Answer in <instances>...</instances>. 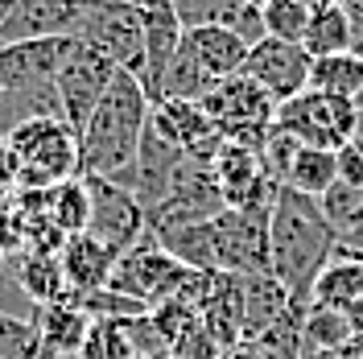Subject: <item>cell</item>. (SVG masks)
<instances>
[{
  "instance_id": "1",
  "label": "cell",
  "mask_w": 363,
  "mask_h": 359,
  "mask_svg": "<svg viewBox=\"0 0 363 359\" xmlns=\"http://www.w3.org/2000/svg\"><path fill=\"white\" fill-rule=\"evenodd\" d=\"M335 248V227L326 223L318 199L277 186L269 206V272L294 306H310V285Z\"/></svg>"
},
{
  "instance_id": "2",
  "label": "cell",
  "mask_w": 363,
  "mask_h": 359,
  "mask_svg": "<svg viewBox=\"0 0 363 359\" xmlns=\"http://www.w3.org/2000/svg\"><path fill=\"white\" fill-rule=\"evenodd\" d=\"M149 95L133 74H116L108 95L91 112L87 128L79 133V178H120L136 161L140 136L149 128Z\"/></svg>"
},
{
  "instance_id": "3",
  "label": "cell",
  "mask_w": 363,
  "mask_h": 359,
  "mask_svg": "<svg viewBox=\"0 0 363 359\" xmlns=\"http://www.w3.org/2000/svg\"><path fill=\"white\" fill-rule=\"evenodd\" d=\"M4 140L17 165V190H50L79 178V136L62 120H29Z\"/></svg>"
},
{
  "instance_id": "4",
  "label": "cell",
  "mask_w": 363,
  "mask_h": 359,
  "mask_svg": "<svg viewBox=\"0 0 363 359\" xmlns=\"http://www.w3.org/2000/svg\"><path fill=\"white\" fill-rule=\"evenodd\" d=\"M74 42L104 54L116 70L140 79V67H145V13L128 0H87L83 13H79V25H74Z\"/></svg>"
},
{
  "instance_id": "5",
  "label": "cell",
  "mask_w": 363,
  "mask_h": 359,
  "mask_svg": "<svg viewBox=\"0 0 363 359\" xmlns=\"http://www.w3.org/2000/svg\"><path fill=\"white\" fill-rule=\"evenodd\" d=\"M269 206H223L206 223L215 272L272 277L269 272Z\"/></svg>"
},
{
  "instance_id": "6",
  "label": "cell",
  "mask_w": 363,
  "mask_h": 359,
  "mask_svg": "<svg viewBox=\"0 0 363 359\" xmlns=\"http://www.w3.org/2000/svg\"><path fill=\"white\" fill-rule=\"evenodd\" d=\"M199 108L206 112V120L215 124V133L223 140H240V145H252V149H260L269 140L272 116H277V104L252 83L248 74L219 79L199 99Z\"/></svg>"
},
{
  "instance_id": "7",
  "label": "cell",
  "mask_w": 363,
  "mask_h": 359,
  "mask_svg": "<svg viewBox=\"0 0 363 359\" xmlns=\"http://www.w3.org/2000/svg\"><path fill=\"white\" fill-rule=\"evenodd\" d=\"M272 128L289 133L301 145L342 149L355 136V128H359V112H355V99H339V95H322V91L306 87L301 95L277 104Z\"/></svg>"
},
{
  "instance_id": "8",
  "label": "cell",
  "mask_w": 363,
  "mask_h": 359,
  "mask_svg": "<svg viewBox=\"0 0 363 359\" xmlns=\"http://www.w3.org/2000/svg\"><path fill=\"white\" fill-rule=\"evenodd\" d=\"M186 281H190V269H186L182 260H174V256L145 231L140 244H133L128 252H120L112 277H108V289L124 293V297H133V302H140V306L153 310L161 302H169Z\"/></svg>"
},
{
  "instance_id": "9",
  "label": "cell",
  "mask_w": 363,
  "mask_h": 359,
  "mask_svg": "<svg viewBox=\"0 0 363 359\" xmlns=\"http://www.w3.org/2000/svg\"><path fill=\"white\" fill-rule=\"evenodd\" d=\"M116 74H120V70H116L104 54L87 50L83 42L74 45V54H70L67 62H62V70L54 74V91H58V104H62V120H67V128L74 136L87 128L91 112H95L99 99L108 95Z\"/></svg>"
},
{
  "instance_id": "10",
  "label": "cell",
  "mask_w": 363,
  "mask_h": 359,
  "mask_svg": "<svg viewBox=\"0 0 363 359\" xmlns=\"http://www.w3.org/2000/svg\"><path fill=\"white\" fill-rule=\"evenodd\" d=\"M91 194V219H87V236L99 240L104 248H112L116 256L128 252L133 244L145 240L149 219H145V206L108 178H83Z\"/></svg>"
},
{
  "instance_id": "11",
  "label": "cell",
  "mask_w": 363,
  "mask_h": 359,
  "mask_svg": "<svg viewBox=\"0 0 363 359\" xmlns=\"http://www.w3.org/2000/svg\"><path fill=\"white\" fill-rule=\"evenodd\" d=\"M310 70H314V58L306 54V45L277 42V38H260L248 50V62H244V74L272 104H285V99L301 95L310 87Z\"/></svg>"
},
{
  "instance_id": "12",
  "label": "cell",
  "mask_w": 363,
  "mask_h": 359,
  "mask_svg": "<svg viewBox=\"0 0 363 359\" xmlns=\"http://www.w3.org/2000/svg\"><path fill=\"white\" fill-rule=\"evenodd\" d=\"M149 128L161 133L174 149H182L190 161H211V153L219 149L223 136L215 133V124L206 120V112L190 99H157L149 112Z\"/></svg>"
},
{
  "instance_id": "13",
  "label": "cell",
  "mask_w": 363,
  "mask_h": 359,
  "mask_svg": "<svg viewBox=\"0 0 363 359\" xmlns=\"http://www.w3.org/2000/svg\"><path fill=\"white\" fill-rule=\"evenodd\" d=\"M87 0H13L0 25V42H42V38H74V25Z\"/></svg>"
},
{
  "instance_id": "14",
  "label": "cell",
  "mask_w": 363,
  "mask_h": 359,
  "mask_svg": "<svg viewBox=\"0 0 363 359\" xmlns=\"http://www.w3.org/2000/svg\"><path fill=\"white\" fill-rule=\"evenodd\" d=\"M145 13V67H140V87L149 95V104H157L161 99V83H165V70L174 62V54H178L182 45V21L178 13H174V4L169 0H161V4H149V9H140Z\"/></svg>"
},
{
  "instance_id": "15",
  "label": "cell",
  "mask_w": 363,
  "mask_h": 359,
  "mask_svg": "<svg viewBox=\"0 0 363 359\" xmlns=\"http://www.w3.org/2000/svg\"><path fill=\"white\" fill-rule=\"evenodd\" d=\"M74 38H42V42H17L0 50V79L4 87H25V83H54V74L62 70L74 54Z\"/></svg>"
},
{
  "instance_id": "16",
  "label": "cell",
  "mask_w": 363,
  "mask_h": 359,
  "mask_svg": "<svg viewBox=\"0 0 363 359\" xmlns=\"http://www.w3.org/2000/svg\"><path fill=\"white\" fill-rule=\"evenodd\" d=\"M182 29H231L248 45L264 38L260 9H248L244 0H169Z\"/></svg>"
},
{
  "instance_id": "17",
  "label": "cell",
  "mask_w": 363,
  "mask_h": 359,
  "mask_svg": "<svg viewBox=\"0 0 363 359\" xmlns=\"http://www.w3.org/2000/svg\"><path fill=\"white\" fill-rule=\"evenodd\" d=\"M58 260H62V272H67L70 293L79 297V293L104 289L120 256H116L112 248H104L99 240H91L87 231H83V236H70L67 244H62Z\"/></svg>"
},
{
  "instance_id": "18",
  "label": "cell",
  "mask_w": 363,
  "mask_h": 359,
  "mask_svg": "<svg viewBox=\"0 0 363 359\" xmlns=\"http://www.w3.org/2000/svg\"><path fill=\"white\" fill-rule=\"evenodd\" d=\"M33 331H38V347L54 359L79 355L83 338L91 331V314H83L74 302H54V306H42L33 314Z\"/></svg>"
},
{
  "instance_id": "19",
  "label": "cell",
  "mask_w": 363,
  "mask_h": 359,
  "mask_svg": "<svg viewBox=\"0 0 363 359\" xmlns=\"http://www.w3.org/2000/svg\"><path fill=\"white\" fill-rule=\"evenodd\" d=\"M9 260H13V277H17L21 293L38 306V310L74 297L58 256H50V252H17V256H9Z\"/></svg>"
},
{
  "instance_id": "20",
  "label": "cell",
  "mask_w": 363,
  "mask_h": 359,
  "mask_svg": "<svg viewBox=\"0 0 363 359\" xmlns=\"http://www.w3.org/2000/svg\"><path fill=\"white\" fill-rule=\"evenodd\" d=\"M363 293V256H347L335 248V256L322 265V272L310 285V306H322V310H342Z\"/></svg>"
},
{
  "instance_id": "21",
  "label": "cell",
  "mask_w": 363,
  "mask_h": 359,
  "mask_svg": "<svg viewBox=\"0 0 363 359\" xmlns=\"http://www.w3.org/2000/svg\"><path fill=\"white\" fill-rule=\"evenodd\" d=\"M186 42L199 54V62L206 67V74L219 83V79H231V74H244V62H248L252 45L231 33V29H186Z\"/></svg>"
},
{
  "instance_id": "22",
  "label": "cell",
  "mask_w": 363,
  "mask_h": 359,
  "mask_svg": "<svg viewBox=\"0 0 363 359\" xmlns=\"http://www.w3.org/2000/svg\"><path fill=\"white\" fill-rule=\"evenodd\" d=\"M335 182H339V158H335V149L297 145V153H294V161H289L281 186H289L297 194H310V199H322Z\"/></svg>"
},
{
  "instance_id": "23",
  "label": "cell",
  "mask_w": 363,
  "mask_h": 359,
  "mask_svg": "<svg viewBox=\"0 0 363 359\" xmlns=\"http://www.w3.org/2000/svg\"><path fill=\"white\" fill-rule=\"evenodd\" d=\"M310 91L339 95V99H359V91H363V54L342 50V54L314 58V70H310Z\"/></svg>"
},
{
  "instance_id": "24",
  "label": "cell",
  "mask_w": 363,
  "mask_h": 359,
  "mask_svg": "<svg viewBox=\"0 0 363 359\" xmlns=\"http://www.w3.org/2000/svg\"><path fill=\"white\" fill-rule=\"evenodd\" d=\"M45 215L50 223L58 227L62 236H83L87 231V219H91V194H87V182L83 178H67L58 186L45 190Z\"/></svg>"
},
{
  "instance_id": "25",
  "label": "cell",
  "mask_w": 363,
  "mask_h": 359,
  "mask_svg": "<svg viewBox=\"0 0 363 359\" xmlns=\"http://www.w3.org/2000/svg\"><path fill=\"white\" fill-rule=\"evenodd\" d=\"M306 54L310 58H326V54H342V50H351V17H347V9L335 4V0H326V4H318L314 17H310V29H306Z\"/></svg>"
},
{
  "instance_id": "26",
  "label": "cell",
  "mask_w": 363,
  "mask_h": 359,
  "mask_svg": "<svg viewBox=\"0 0 363 359\" xmlns=\"http://www.w3.org/2000/svg\"><path fill=\"white\" fill-rule=\"evenodd\" d=\"M211 87H215V79L206 74V67L199 62V54L190 50L186 33H182V45L174 54V62H169V70H165V83H161V99H190V104H199Z\"/></svg>"
},
{
  "instance_id": "27",
  "label": "cell",
  "mask_w": 363,
  "mask_h": 359,
  "mask_svg": "<svg viewBox=\"0 0 363 359\" xmlns=\"http://www.w3.org/2000/svg\"><path fill=\"white\" fill-rule=\"evenodd\" d=\"M355 338L351 331V318L342 310H322V306H306L301 314V343L306 351H330V355H342V347Z\"/></svg>"
},
{
  "instance_id": "28",
  "label": "cell",
  "mask_w": 363,
  "mask_h": 359,
  "mask_svg": "<svg viewBox=\"0 0 363 359\" xmlns=\"http://www.w3.org/2000/svg\"><path fill=\"white\" fill-rule=\"evenodd\" d=\"M79 359H136L128 318H91V331L79 347Z\"/></svg>"
},
{
  "instance_id": "29",
  "label": "cell",
  "mask_w": 363,
  "mask_h": 359,
  "mask_svg": "<svg viewBox=\"0 0 363 359\" xmlns=\"http://www.w3.org/2000/svg\"><path fill=\"white\" fill-rule=\"evenodd\" d=\"M310 17H314V4L310 0H272L260 9V21H264V38H277V42H297L306 38L310 29Z\"/></svg>"
},
{
  "instance_id": "30",
  "label": "cell",
  "mask_w": 363,
  "mask_h": 359,
  "mask_svg": "<svg viewBox=\"0 0 363 359\" xmlns=\"http://www.w3.org/2000/svg\"><path fill=\"white\" fill-rule=\"evenodd\" d=\"M33 347H38V331H33V322L0 310V359H25Z\"/></svg>"
},
{
  "instance_id": "31",
  "label": "cell",
  "mask_w": 363,
  "mask_h": 359,
  "mask_svg": "<svg viewBox=\"0 0 363 359\" xmlns=\"http://www.w3.org/2000/svg\"><path fill=\"white\" fill-rule=\"evenodd\" d=\"M335 158H339V182L363 190V136H351L342 149H335Z\"/></svg>"
},
{
  "instance_id": "32",
  "label": "cell",
  "mask_w": 363,
  "mask_h": 359,
  "mask_svg": "<svg viewBox=\"0 0 363 359\" xmlns=\"http://www.w3.org/2000/svg\"><path fill=\"white\" fill-rule=\"evenodd\" d=\"M25 252V236H21V219L9 202H0V260Z\"/></svg>"
},
{
  "instance_id": "33",
  "label": "cell",
  "mask_w": 363,
  "mask_h": 359,
  "mask_svg": "<svg viewBox=\"0 0 363 359\" xmlns=\"http://www.w3.org/2000/svg\"><path fill=\"white\" fill-rule=\"evenodd\" d=\"M335 240H339V252H347V256H363V202H359V211L335 231Z\"/></svg>"
},
{
  "instance_id": "34",
  "label": "cell",
  "mask_w": 363,
  "mask_h": 359,
  "mask_svg": "<svg viewBox=\"0 0 363 359\" xmlns=\"http://www.w3.org/2000/svg\"><path fill=\"white\" fill-rule=\"evenodd\" d=\"M17 190V165H13V153H9V140L0 136V199Z\"/></svg>"
},
{
  "instance_id": "35",
  "label": "cell",
  "mask_w": 363,
  "mask_h": 359,
  "mask_svg": "<svg viewBox=\"0 0 363 359\" xmlns=\"http://www.w3.org/2000/svg\"><path fill=\"white\" fill-rule=\"evenodd\" d=\"M347 318H351V331H355V335H363V293L351 302V306H347Z\"/></svg>"
},
{
  "instance_id": "36",
  "label": "cell",
  "mask_w": 363,
  "mask_h": 359,
  "mask_svg": "<svg viewBox=\"0 0 363 359\" xmlns=\"http://www.w3.org/2000/svg\"><path fill=\"white\" fill-rule=\"evenodd\" d=\"M9 9H13V0H0V25H4V17H9Z\"/></svg>"
},
{
  "instance_id": "37",
  "label": "cell",
  "mask_w": 363,
  "mask_h": 359,
  "mask_svg": "<svg viewBox=\"0 0 363 359\" xmlns=\"http://www.w3.org/2000/svg\"><path fill=\"white\" fill-rule=\"evenodd\" d=\"M248 9H264V4H272V0H244Z\"/></svg>"
},
{
  "instance_id": "38",
  "label": "cell",
  "mask_w": 363,
  "mask_h": 359,
  "mask_svg": "<svg viewBox=\"0 0 363 359\" xmlns=\"http://www.w3.org/2000/svg\"><path fill=\"white\" fill-rule=\"evenodd\" d=\"M33 355H38V347H33V351H29V355H25V359H33Z\"/></svg>"
},
{
  "instance_id": "39",
  "label": "cell",
  "mask_w": 363,
  "mask_h": 359,
  "mask_svg": "<svg viewBox=\"0 0 363 359\" xmlns=\"http://www.w3.org/2000/svg\"><path fill=\"white\" fill-rule=\"evenodd\" d=\"M0 91H4V79H0Z\"/></svg>"
},
{
  "instance_id": "40",
  "label": "cell",
  "mask_w": 363,
  "mask_h": 359,
  "mask_svg": "<svg viewBox=\"0 0 363 359\" xmlns=\"http://www.w3.org/2000/svg\"><path fill=\"white\" fill-rule=\"evenodd\" d=\"M0 50H4V42H0Z\"/></svg>"
}]
</instances>
